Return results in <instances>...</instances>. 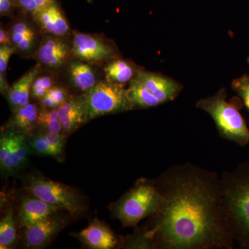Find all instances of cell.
I'll list each match as a JSON object with an SVG mask.
<instances>
[{"label":"cell","instance_id":"6da1fadb","mask_svg":"<svg viewBox=\"0 0 249 249\" xmlns=\"http://www.w3.org/2000/svg\"><path fill=\"white\" fill-rule=\"evenodd\" d=\"M155 181L161 204L144 227L155 249L235 248L217 173L185 162Z\"/></svg>","mask_w":249,"mask_h":249},{"label":"cell","instance_id":"7a4b0ae2","mask_svg":"<svg viewBox=\"0 0 249 249\" xmlns=\"http://www.w3.org/2000/svg\"><path fill=\"white\" fill-rule=\"evenodd\" d=\"M223 202L235 245L249 249V162L221 176Z\"/></svg>","mask_w":249,"mask_h":249},{"label":"cell","instance_id":"3957f363","mask_svg":"<svg viewBox=\"0 0 249 249\" xmlns=\"http://www.w3.org/2000/svg\"><path fill=\"white\" fill-rule=\"evenodd\" d=\"M161 204V196L155 180L139 178L112 206L114 217L124 227H137L141 221L152 217Z\"/></svg>","mask_w":249,"mask_h":249},{"label":"cell","instance_id":"277c9868","mask_svg":"<svg viewBox=\"0 0 249 249\" xmlns=\"http://www.w3.org/2000/svg\"><path fill=\"white\" fill-rule=\"evenodd\" d=\"M196 107L211 116L219 137L241 147L249 145L248 126L240 112V107L235 102L227 101V91L224 88L213 96L198 101Z\"/></svg>","mask_w":249,"mask_h":249},{"label":"cell","instance_id":"5b68a950","mask_svg":"<svg viewBox=\"0 0 249 249\" xmlns=\"http://www.w3.org/2000/svg\"><path fill=\"white\" fill-rule=\"evenodd\" d=\"M24 186L28 194L60 206L73 217L80 215L86 209L83 198L74 188L42 175H28L24 178Z\"/></svg>","mask_w":249,"mask_h":249},{"label":"cell","instance_id":"8992f818","mask_svg":"<svg viewBox=\"0 0 249 249\" xmlns=\"http://www.w3.org/2000/svg\"><path fill=\"white\" fill-rule=\"evenodd\" d=\"M85 94L89 108V121L134 109L128 89L124 85L110 80L98 82Z\"/></svg>","mask_w":249,"mask_h":249},{"label":"cell","instance_id":"52a82bcc","mask_svg":"<svg viewBox=\"0 0 249 249\" xmlns=\"http://www.w3.org/2000/svg\"><path fill=\"white\" fill-rule=\"evenodd\" d=\"M31 152L27 135L4 129L0 137L1 175L9 177L17 173L27 164Z\"/></svg>","mask_w":249,"mask_h":249},{"label":"cell","instance_id":"ba28073f","mask_svg":"<svg viewBox=\"0 0 249 249\" xmlns=\"http://www.w3.org/2000/svg\"><path fill=\"white\" fill-rule=\"evenodd\" d=\"M60 211L24 228L22 241L25 248L43 249L53 240L67 224V216Z\"/></svg>","mask_w":249,"mask_h":249},{"label":"cell","instance_id":"9c48e42d","mask_svg":"<svg viewBox=\"0 0 249 249\" xmlns=\"http://www.w3.org/2000/svg\"><path fill=\"white\" fill-rule=\"evenodd\" d=\"M71 55L85 62L98 63L114 60L116 53L114 47L102 39L89 34L76 33L72 40Z\"/></svg>","mask_w":249,"mask_h":249},{"label":"cell","instance_id":"30bf717a","mask_svg":"<svg viewBox=\"0 0 249 249\" xmlns=\"http://www.w3.org/2000/svg\"><path fill=\"white\" fill-rule=\"evenodd\" d=\"M58 111L62 134L66 138L89 121V108L85 93L78 96L70 95Z\"/></svg>","mask_w":249,"mask_h":249},{"label":"cell","instance_id":"8fae6325","mask_svg":"<svg viewBox=\"0 0 249 249\" xmlns=\"http://www.w3.org/2000/svg\"><path fill=\"white\" fill-rule=\"evenodd\" d=\"M135 78L160 101V105L173 101L182 90V85L176 80L159 73L142 70Z\"/></svg>","mask_w":249,"mask_h":249},{"label":"cell","instance_id":"7c38bea8","mask_svg":"<svg viewBox=\"0 0 249 249\" xmlns=\"http://www.w3.org/2000/svg\"><path fill=\"white\" fill-rule=\"evenodd\" d=\"M70 55L71 47L62 36H47L37 51V59L41 65L53 70L65 65Z\"/></svg>","mask_w":249,"mask_h":249},{"label":"cell","instance_id":"4fadbf2b","mask_svg":"<svg viewBox=\"0 0 249 249\" xmlns=\"http://www.w3.org/2000/svg\"><path fill=\"white\" fill-rule=\"evenodd\" d=\"M60 211L65 210L32 195L24 196L21 199L18 213L19 227L24 229L29 227Z\"/></svg>","mask_w":249,"mask_h":249},{"label":"cell","instance_id":"5bb4252c","mask_svg":"<svg viewBox=\"0 0 249 249\" xmlns=\"http://www.w3.org/2000/svg\"><path fill=\"white\" fill-rule=\"evenodd\" d=\"M74 236L87 247L93 249H114L119 243L110 228L98 219H93L88 227Z\"/></svg>","mask_w":249,"mask_h":249},{"label":"cell","instance_id":"9a60e30c","mask_svg":"<svg viewBox=\"0 0 249 249\" xmlns=\"http://www.w3.org/2000/svg\"><path fill=\"white\" fill-rule=\"evenodd\" d=\"M66 137L62 134L52 133L38 129L28 137L31 151L37 155L61 158Z\"/></svg>","mask_w":249,"mask_h":249},{"label":"cell","instance_id":"2e32d148","mask_svg":"<svg viewBox=\"0 0 249 249\" xmlns=\"http://www.w3.org/2000/svg\"><path fill=\"white\" fill-rule=\"evenodd\" d=\"M32 17L41 30L49 35L63 37L70 31L66 18L55 1Z\"/></svg>","mask_w":249,"mask_h":249},{"label":"cell","instance_id":"e0dca14e","mask_svg":"<svg viewBox=\"0 0 249 249\" xmlns=\"http://www.w3.org/2000/svg\"><path fill=\"white\" fill-rule=\"evenodd\" d=\"M40 71L41 64H37L14 83L12 86L10 87L6 97L13 111L30 103L29 97L31 96V87Z\"/></svg>","mask_w":249,"mask_h":249},{"label":"cell","instance_id":"ac0fdd59","mask_svg":"<svg viewBox=\"0 0 249 249\" xmlns=\"http://www.w3.org/2000/svg\"><path fill=\"white\" fill-rule=\"evenodd\" d=\"M38 106L29 103L24 107L13 111V116L7 128L29 137L35 132L39 112Z\"/></svg>","mask_w":249,"mask_h":249},{"label":"cell","instance_id":"d6986e66","mask_svg":"<svg viewBox=\"0 0 249 249\" xmlns=\"http://www.w3.org/2000/svg\"><path fill=\"white\" fill-rule=\"evenodd\" d=\"M68 74L71 84L78 91L85 93L96 85V76L89 65L79 59L70 62Z\"/></svg>","mask_w":249,"mask_h":249},{"label":"cell","instance_id":"ffe728a7","mask_svg":"<svg viewBox=\"0 0 249 249\" xmlns=\"http://www.w3.org/2000/svg\"><path fill=\"white\" fill-rule=\"evenodd\" d=\"M141 71L132 62L121 59L110 60L104 69L107 80L123 85L129 83Z\"/></svg>","mask_w":249,"mask_h":249},{"label":"cell","instance_id":"44dd1931","mask_svg":"<svg viewBox=\"0 0 249 249\" xmlns=\"http://www.w3.org/2000/svg\"><path fill=\"white\" fill-rule=\"evenodd\" d=\"M10 31L13 45L18 52L29 53L35 47L37 34L35 29L25 21L15 23Z\"/></svg>","mask_w":249,"mask_h":249},{"label":"cell","instance_id":"7402d4cb","mask_svg":"<svg viewBox=\"0 0 249 249\" xmlns=\"http://www.w3.org/2000/svg\"><path fill=\"white\" fill-rule=\"evenodd\" d=\"M17 243V221L14 210L10 206L0 222V247L1 249L14 248Z\"/></svg>","mask_w":249,"mask_h":249},{"label":"cell","instance_id":"603a6c76","mask_svg":"<svg viewBox=\"0 0 249 249\" xmlns=\"http://www.w3.org/2000/svg\"><path fill=\"white\" fill-rule=\"evenodd\" d=\"M127 89L134 108H150L160 105V101L145 89L135 77L129 82Z\"/></svg>","mask_w":249,"mask_h":249},{"label":"cell","instance_id":"cb8c5ba5","mask_svg":"<svg viewBox=\"0 0 249 249\" xmlns=\"http://www.w3.org/2000/svg\"><path fill=\"white\" fill-rule=\"evenodd\" d=\"M37 127L38 129L52 133L62 134L63 129L59 119L58 109L39 108Z\"/></svg>","mask_w":249,"mask_h":249},{"label":"cell","instance_id":"d4e9b609","mask_svg":"<svg viewBox=\"0 0 249 249\" xmlns=\"http://www.w3.org/2000/svg\"><path fill=\"white\" fill-rule=\"evenodd\" d=\"M70 94L65 88L54 86L48 93L39 101L40 107L49 109H58L66 101Z\"/></svg>","mask_w":249,"mask_h":249},{"label":"cell","instance_id":"484cf974","mask_svg":"<svg viewBox=\"0 0 249 249\" xmlns=\"http://www.w3.org/2000/svg\"><path fill=\"white\" fill-rule=\"evenodd\" d=\"M126 249H155V244L147 235L145 227L137 229L133 235L129 236L124 241Z\"/></svg>","mask_w":249,"mask_h":249},{"label":"cell","instance_id":"4316f807","mask_svg":"<svg viewBox=\"0 0 249 249\" xmlns=\"http://www.w3.org/2000/svg\"><path fill=\"white\" fill-rule=\"evenodd\" d=\"M55 79L51 76L38 75L31 87V96L34 99L40 101L48 93L49 90L55 86Z\"/></svg>","mask_w":249,"mask_h":249},{"label":"cell","instance_id":"83f0119b","mask_svg":"<svg viewBox=\"0 0 249 249\" xmlns=\"http://www.w3.org/2000/svg\"><path fill=\"white\" fill-rule=\"evenodd\" d=\"M54 0H16V4L24 12L34 16L54 2Z\"/></svg>","mask_w":249,"mask_h":249},{"label":"cell","instance_id":"f1b7e54d","mask_svg":"<svg viewBox=\"0 0 249 249\" xmlns=\"http://www.w3.org/2000/svg\"><path fill=\"white\" fill-rule=\"evenodd\" d=\"M232 88L237 93L249 110V76L242 75L232 82Z\"/></svg>","mask_w":249,"mask_h":249},{"label":"cell","instance_id":"f546056e","mask_svg":"<svg viewBox=\"0 0 249 249\" xmlns=\"http://www.w3.org/2000/svg\"><path fill=\"white\" fill-rule=\"evenodd\" d=\"M17 51L14 45L2 44L0 45V73H5L11 55Z\"/></svg>","mask_w":249,"mask_h":249},{"label":"cell","instance_id":"4dcf8cb0","mask_svg":"<svg viewBox=\"0 0 249 249\" xmlns=\"http://www.w3.org/2000/svg\"><path fill=\"white\" fill-rule=\"evenodd\" d=\"M14 1H16V0H0V14H1V16H9L12 13Z\"/></svg>","mask_w":249,"mask_h":249},{"label":"cell","instance_id":"1f68e13d","mask_svg":"<svg viewBox=\"0 0 249 249\" xmlns=\"http://www.w3.org/2000/svg\"><path fill=\"white\" fill-rule=\"evenodd\" d=\"M0 44H9L13 45L12 41H11V35H10V31H6L2 26L0 28Z\"/></svg>","mask_w":249,"mask_h":249},{"label":"cell","instance_id":"d6a6232c","mask_svg":"<svg viewBox=\"0 0 249 249\" xmlns=\"http://www.w3.org/2000/svg\"><path fill=\"white\" fill-rule=\"evenodd\" d=\"M4 75L5 73H0V90H1V93L6 96V93L9 91L10 87L7 84Z\"/></svg>","mask_w":249,"mask_h":249},{"label":"cell","instance_id":"836d02e7","mask_svg":"<svg viewBox=\"0 0 249 249\" xmlns=\"http://www.w3.org/2000/svg\"><path fill=\"white\" fill-rule=\"evenodd\" d=\"M247 62L249 63V56L248 57V58H247Z\"/></svg>","mask_w":249,"mask_h":249}]
</instances>
